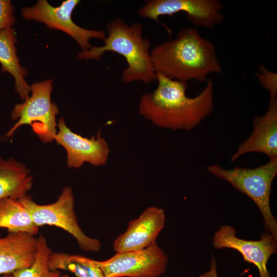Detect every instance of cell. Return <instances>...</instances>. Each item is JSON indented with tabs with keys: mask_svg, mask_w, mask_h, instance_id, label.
I'll return each mask as SVG.
<instances>
[{
	"mask_svg": "<svg viewBox=\"0 0 277 277\" xmlns=\"http://www.w3.org/2000/svg\"><path fill=\"white\" fill-rule=\"evenodd\" d=\"M156 80V89L144 93L138 104V113L154 125L172 130L190 131L213 111V84L211 79L193 97L186 95L187 83L157 73Z\"/></svg>",
	"mask_w": 277,
	"mask_h": 277,
	"instance_id": "1",
	"label": "cell"
},
{
	"mask_svg": "<svg viewBox=\"0 0 277 277\" xmlns=\"http://www.w3.org/2000/svg\"><path fill=\"white\" fill-rule=\"evenodd\" d=\"M150 54L156 73L171 80L202 82L209 74L222 72L214 43L193 27L182 29L175 38L153 48Z\"/></svg>",
	"mask_w": 277,
	"mask_h": 277,
	"instance_id": "2",
	"label": "cell"
},
{
	"mask_svg": "<svg viewBox=\"0 0 277 277\" xmlns=\"http://www.w3.org/2000/svg\"><path fill=\"white\" fill-rule=\"evenodd\" d=\"M107 30L103 46L81 51L76 58L100 60L104 53L115 52L123 56L128 64L121 75L124 84L140 81L149 84L156 80L150 51L151 43L143 37L142 24L134 22L129 25L123 18L117 17L108 23Z\"/></svg>",
	"mask_w": 277,
	"mask_h": 277,
	"instance_id": "3",
	"label": "cell"
},
{
	"mask_svg": "<svg viewBox=\"0 0 277 277\" xmlns=\"http://www.w3.org/2000/svg\"><path fill=\"white\" fill-rule=\"evenodd\" d=\"M207 170L251 199L260 210L267 232L277 240V221L270 204L272 184L277 174V159L255 168L235 167L227 169L211 165L207 167Z\"/></svg>",
	"mask_w": 277,
	"mask_h": 277,
	"instance_id": "4",
	"label": "cell"
},
{
	"mask_svg": "<svg viewBox=\"0 0 277 277\" xmlns=\"http://www.w3.org/2000/svg\"><path fill=\"white\" fill-rule=\"evenodd\" d=\"M53 81L47 79L31 85L30 95L22 103L16 104L10 117L17 122L4 135V141L11 137L22 126L31 127L33 132L44 143L54 141L57 131L56 115L58 108L52 102Z\"/></svg>",
	"mask_w": 277,
	"mask_h": 277,
	"instance_id": "5",
	"label": "cell"
},
{
	"mask_svg": "<svg viewBox=\"0 0 277 277\" xmlns=\"http://www.w3.org/2000/svg\"><path fill=\"white\" fill-rule=\"evenodd\" d=\"M18 200L29 212L38 227L47 225L61 228L75 239L83 251H100V241L87 236L78 223L74 210V197L71 187H64L56 201L50 204H38L28 194Z\"/></svg>",
	"mask_w": 277,
	"mask_h": 277,
	"instance_id": "6",
	"label": "cell"
},
{
	"mask_svg": "<svg viewBox=\"0 0 277 277\" xmlns=\"http://www.w3.org/2000/svg\"><path fill=\"white\" fill-rule=\"evenodd\" d=\"M80 3L79 0H66L55 7L46 0H38L32 6L23 8L21 15L27 20L35 21L44 24L48 28L65 32L85 51L91 48L90 41L92 38L104 41L106 35L103 30L84 28L73 21L72 12Z\"/></svg>",
	"mask_w": 277,
	"mask_h": 277,
	"instance_id": "7",
	"label": "cell"
},
{
	"mask_svg": "<svg viewBox=\"0 0 277 277\" xmlns=\"http://www.w3.org/2000/svg\"><path fill=\"white\" fill-rule=\"evenodd\" d=\"M96 263L105 277H158L165 272L168 257L155 243L142 250L116 253Z\"/></svg>",
	"mask_w": 277,
	"mask_h": 277,
	"instance_id": "8",
	"label": "cell"
},
{
	"mask_svg": "<svg viewBox=\"0 0 277 277\" xmlns=\"http://www.w3.org/2000/svg\"><path fill=\"white\" fill-rule=\"evenodd\" d=\"M223 8L219 0H148L138 13L142 17L158 22L160 16H172L183 12L194 26L213 28L224 21Z\"/></svg>",
	"mask_w": 277,
	"mask_h": 277,
	"instance_id": "9",
	"label": "cell"
},
{
	"mask_svg": "<svg viewBox=\"0 0 277 277\" xmlns=\"http://www.w3.org/2000/svg\"><path fill=\"white\" fill-rule=\"evenodd\" d=\"M54 141L62 146L67 154L69 168L77 169L85 163L94 166L106 164L110 151L108 144L101 135V130L95 136L85 137L73 132L61 117L57 121V131Z\"/></svg>",
	"mask_w": 277,
	"mask_h": 277,
	"instance_id": "10",
	"label": "cell"
},
{
	"mask_svg": "<svg viewBox=\"0 0 277 277\" xmlns=\"http://www.w3.org/2000/svg\"><path fill=\"white\" fill-rule=\"evenodd\" d=\"M234 228L221 225L214 233L212 245L216 249L230 248L239 251L244 260L253 264L259 271L258 277H271L267 264L271 255L277 251V240L265 232L257 241L245 240L236 236Z\"/></svg>",
	"mask_w": 277,
	"mask_h": 277,
	"instance_id": "11",
	"label": "cell"
},
{
	"mask_svg": "<svg viewBox=\"0 0 277 277\" xmlns=\"http://www.w3.org/2000/svg\"><path fill=\"white\" fill-rule=\"evenodd\" d=\"M165 210L156 206L146 208L127 230L114 240L113 247L116 253L140 250L156 243V239L165 226Z\"/></svg>",
	"mask_w": 277,
	"mask_h": 277,
	"instance_id": "12",
	"label": "cell"
},
{
	"mask_svg": "<svg viewBox=\"0 0 277 277\" xmlns=\"http://www.w3.org/2000/svg\"><path fill=\"white\" fill-rule=\"evenodd\" d=\"M251 135L238 147L231 161L249 152H261L270 160L277 159V97L270 100L268 108L263 116L253 120Z\"/></svg>",
	"mask_w": 277,
	"mask_h": 277,
	"instance_id": "13",
	"label": "cell"
},
{
	"mask_svg": "<svg viewBox=\"0 0 277 277\" xmlns=\"http://www.w3.org/2000/svg\"><path fill=\"white\" fill-rule=\"evenodd\" d=\"M38 239L25 232H9L0 237V274L31 266L34 262Z\"/></svg>",
	"mask_w": 277,
	"mask_h": 277,
	"instance_id": "14",
	"label": "cell"
},
{
	"mask_svg": "<svg viewBox=\"0 0 277 277\" xmlns=\"http://www.w3.org/2000/svg\"><path fill=\"white\" fill-rule=\"evenodd\" d=\"M17 42L16 33L13 27L0 32L1 71L13 77L15 91L24 101L30 95L31 85L26 80L28 70L21 65L17 55Z\"/></svg>",
	"mask_w": 277,
	"mask_h": 277,
	"instance_id": "15",
	"label": "cell"
},
{
	"mask_svg": "<svg viewBox=\"0 0 277 277\" xmlns=\"http://www.w3.org/2000/svg\"><path fill=\"white\" fill-rule=\"evenodd\" d=\"M31 170L14 158L0 156V200L19 199L27 194L33 185Z\"/></svg>",
	"mask_w": 277,
	"mask_h": 277,
	"instance_id": "16",
	"label": "cell"
},
{
	"mask_svg": "<svg viewBox=\"0 0 277 277\" xmlns=\"http://www.w3.org/2000/svg\"><path fill=\"white\" fill-rule=\"evenodd\" d=\"M0 228H7L9 232H25L34 236L39 231L19 200L11 197L0 200Z\"/></svg>",
	"mask_w": 277,
	"mask_h": 277,
	"instance_id": "17",
	"label": "cell"
},
{
	"mask_svg": "<svg viewBox=\"0 0 277 277\" xmlns=\"http://www.w3.org/2000/svg\"><path fill=\"white\" fill-rule=\"evenodd\" d=\"M48 266L51 270L68 271L77 277H105L95 260L82 255L52 252Z\"/></svg>",
	"mask_w": 277,
	"mask_h": 277,
	"instance_id": "18",
	"label": "cell"
},
{
	"mask_svg": "<svg viewBox=\"0 0 277 277\" xmlns=\"http://www.w3.org/2000/svg\"><path fill=\"white\" fill-rule=\"evenodd\" d=\"M37 239V251L34 262L30 267L14 271L12 273L13 277H59L61 275L58 270H51L49 268V258L52 252L46 238L40 234Z\"/></svg>",
	"mask_w": 277,
	"mask_h": 277,
	"instance_id": "19",
	"label": "cell"
},
{
	"mask_svg": "<svg viewBox=\"0 0 277 277\" xmlns=\"http://www.w3.org/2000/svg\"><path fill=\"white\" fill-rule=\"evenodd\" d=\"M255 76L262 88L269 93L270 100L277 97V74L267 69L264 65L259 67Z\"/></svg>",
	"mask_w": 277,
	"mask_h": 277,
	"instance_id": "20",
	"label": "cell"
},
{
	"mask_svg": "<svg viewBox=\"0 0 277 277\" xmlns=\"http://www.w3.org/2000/svg\"><path fill=\"white\" fill-rule=\"evenodd\" d=\"M14 7L10 0H0V32L13 28L16 18Z\"/></svg>",
	"mask_w": 277,
	"mask_h": 277,
	"instance_id": "21",
	"label": "cell"
},
{
	"mask_svg": "<svg viewBox=\"0 0 277 277\" xmlns=\"http://www.w3.org/2000/svg\"><path fill=\"white\" fill-rule=\"evenodd\" d=\"M199 277H218L216 261L213 256L212 257L210 261V269L201 274Z\"/></svg>",
	"mask_w": 277,
	"mask_h": 277,
	"instance_id": "22",
	"label": "cell"
},
{
	"mask_svg": "<svg viewBox=\"0 0 277 277\" xmlns=\"http://www.w3.org/2000/svg\"><path fill=\"white\" fill-rule=\"evenodd\" d=\"M2 277H13V275L12 273H9L3 274Z\"/></svg>",
	"mask_w": 277,
	"mask_h": 277,
	"instance_id": "23",
	"label": "cell"
},
{
	"mask_svg": "<svg viewBox=\"0 0 277 277\" xmlns=\"http://www.w3.org/2000/svg\"><path fill=\"white\" fill-rule=\"evenodd\" d=\"M59 277H71V276L68 275V274H64V275H60Z\"/></svg>",
	"mask_w": 277,
	"mask_h": 277,
	"instance_id": "24",
	"label": "cell"
}]
</instances>
